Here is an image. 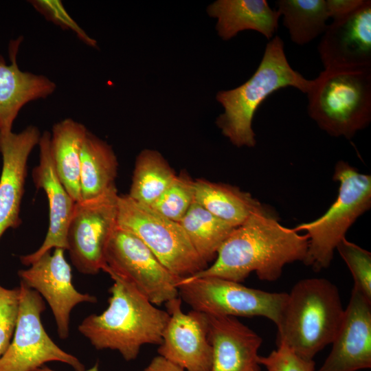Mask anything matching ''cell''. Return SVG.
Here are the masks:
<instances>
[{"label":"cell","mask_w":371,"mask_h":371,"mask_svg":"<svg viewBox=\"0 0 371 371\" xmlns=\"http://www.w3.org/2000/svg\"><path fill=\"white\" fill-rule=\"evenodd\" d=\"M308 243L306 234L282 225L265 205L233 229L210 266L190 277L212 276L240 283L254 271L260 280L275 281L286 265L304 261Z\"/></svg>","instance_id":"obj_1"},{"label":"cell","mask_w":371,"mask_h":371,"mask_svg":"<svg viewBox=\"0 0 371 371\" xmlns=\"http://www.w3.org/2000/svg\"><path fill=\"white\" fill-rule=\"evenodd\" d=\"M109 306L86 317L78 331L98 350H117L126 361L137 358L144 344L160 345L169 314L155 306L133 285L109 275Z\"/></svg>","instance_id":"obj_2"},{"label":"cell","mask_w":371,"mask_h":371,"mask_svg":"<svg viewBox=\"0 0 371 371\" xmlns=\"http://www.w3.org/2000/svg\"><path fill=\"white\" fill-rule=\"evenodd\" d=\"M313 80H307L294 70L286 58L284 43L278 36L267 44L256 71L239 87L217 93L216 99L224 111L216 124L223 135L237 147H254L256 134L252 128L260 105L273 92L293 87L307 93Z\"/></svg>","instance_id":"obj_3"},{"label":"cell","mask_w":371,"mask_h":371,"mask_svg":"<svg viewBox=\"0 0 371 371\" xmlns=\"http://www.w3.org/2000/svg\"><path fill=\"white\" fill-rule=\"evenodd\" d=\"M344 313L339 290L326 278L298 281L288 293L278 328L277 344L299 356L313 359L331 344Z\"/></svg>","instance_id":"obj_4"},{"label":"cell","mask_w":371,"mask_h":371,"mask_svg":"<svg viewBox=\"0 0 371 371\" xmlns=\"http://www.w3.org/2000/svg\"><path fill=\"white\" fill-rule=\"evenodd\" d=\"M306 94L309 116L330 136L350 139L371 121V67L324 69Z\"/></svg>","instance_id":"obj_5"},{"label":"cell","mask_w":371,"mask_h":371,"mask_svg":"<svg viewBox=\"0 0 371 371\" xmlns=\"http://www.w3.org/2000/svg\"><path fill=\"white\" fill-rule=\"evenodd\" d=\"M333 179L339 183L336 201L319 218L294 229L308 236L303 262L313 271L328 268L334 251L356 220L371 207V176L360 172L348 162L336 163Z\"/></svg>","instance_id":"obj_6"},{"label":"cell","mask_w":371,"mask_h":371,"mask_svg":"<svg viewBox=\"0 0 371 371\" xmlns=\"http://www.w3.org/2000/svg\"><path fill=\"white\" fill-rule=\"evenodd\" d=\"M117 225L137 236L160 262L174 275L183 278L205 269L179 223L128 194L119 195Z\"/></svg>","instance_id":"obj_7"},{"label":"cell","mask_w":371,"mask_h":371,"mask_svg":"<svg viewBox=\"0 0 371 371\" xmlns=\"http://www.w3.org/2000/svg\"><path fill=\"white\" fill-rule=\"evenodd\" d=\"M179 296L193 311L213 316L265 317L277 325L288 293L247 287L218 277H186L177 285Z\"/></svg>","instance_id":"obj_8"},{"label":"cell","mask_w":371,"mask_h":371,"mask_svg":"<svg viewBox=\"0 0 371 371\" xmlns=\"http://www.w3.org/2000/svg\"><path fill=\"white\" fill-rule=\"evenodd\" d=\"M104 258L102 271L128 282L154 305L179 297L181 278L166 268L137 236L117 225L106 243Z\"/></svg>","instance_id":"obj_9"},{"label":"cell","mask_w":371,"mask_h":371,"mask_svg":"<svg viewBox=\"0 0 371 371\" xmlns=\"http://www.w3.org/2000/svg\"><path fill=\"white\" fill-rule=\"evenodd\" d=\"M19 308L12 339L0 357V371H34L49 361H60L84 371L83 364L49 337L41 322L43 298L20 282Z\"/></svg>","instance_id":"obj_10"},{"label":"cell","mask_w":371,"mask_h":371,"mask_svg":"<svg viewBox=\"0 0 371 371\" xmlns=\"http://www.w3.org/2000/svg\"><path fill=\"white\" fill-rule=\"evenodd\" d=\"M118 196L115 186L96 198L76 203L67 231V250L82 274H98L105 266V247L117 225Z\"/></svg>","instance_id":"obj_11"},{"label":"cell","mask_w":371,"mask_h":371,"mask_svg":"<svg viewBox=\"0 0 371 371\" xmlns=\"http://www.w3.org/2000/svg\"><path fill=\"white\" fill-rule=\"evenodd\" d=\"M65 249H54L19 270L21 282L37 291L48 303L54 317L58 336L65 339L69 335L70 314L78 304L96 303L95 296L82 293L72 283L71 268L65 257Z\"/></svg>","instance_id":"obj_12"},{"label":"cell","mask_w":371,"mask_h":371,"mask_svg":"<svg viewBox=\"0 0 371 371\" xmlns=\"http://www.w3.org/2000/svg\"><path fill=\"white\" fill-rule=\"evenodd\" d=\"M165 304L170 317L159 345V355L186 371H211L212 348L206 315L193 310L185 313L179 297Z\"/></svg>","instance_id":"obj_13"},{"label":"cell","mask_w":371,"mask_h":371,"mask_svg":"<svg viewBox=\"0 0 371 371\" xmlns=\"http://www.w3.org/2000/svg\"><path fill=\"white\" fill-rule=\"evenodd\" d=\"M331 351L317 371L371 368V300L353 286Z\"/></svg>","instance_id":"obj_14"},{"label":"cell","mask_w":371,"mask_h":371,"mask_svg":"<svg viewBox=\"0 0 371 371\" xmlns=\"http://www.w3.org/2000/svg\"><path fill=\"white\" fill-rule=\"evenodd\" d=\"M41 133L33 125L20 133L0 134L2 170L0 177V238L5 232L21 223L20 210L25 192L27 164L38 144Z\"/></svg>","instance_id":"obj_15"},{"label":"cell","mask_w":371,"mask_h":371,"mask_svg":"<svg viewBox=\"0 0 371 371\" xmlns=\"http://www.w3.org/2000/svg\"><path fill=\"white\" fill-rule=\"evenodd\" d=\"M318 52L324 69L371 67V1L328 25Z\"/></svg>","instance_id":"obj_16"},{"label":"cell","mask_w":371,"mask_h":371,"mask_svg":"<svg viewBox=\"0 0 371 371\" xmlns=\"http://www.w3.org/2000/svg\"><path fill=\"white\" fill-rule=\"evenodd\" d=\"M39 162L32 170V179L37 189L45 192L49 203V227L43 243L32 254L20 256L21 262L30 266L52 249L67 250L66 235L76 201L60 181L50 153V133L44 131L40 137Z\"/></svg>","instance_id":"obj_17"},{"label":"cell","mask_w":371,"mask_h":371,"mask_svg":"<svg viewBox=\"0 0 371 371\" xmlns=\"http://www.w3.org/2000/svg\"><path fill=\"white\" fill-rule=\"evenodd\" d=\"M205 315L212 348L211 371H260L262 338L235 317Z\"/></svg>","instance_id":"obj_18"},{"label":"cell","mask_w":371,"mask_h":371,"mask_svg":"<svg viewBox=\"0 0 371 371\" xmlns=\"http://www.w3.org/2000/svg\"><path fill=\"white\" fill-rule=\"evenodd\" d=\"M21 37L9 45L10 64L0 55V134L12 132L13 123L27 103L45 99L56 89V83L44 75L21 71L16 56Z\"/></svg>","instance_id":"obj_19"},{"label":"cell","mask_w":371,"mask_h":371,"mask_svg":"<svg viewBox=\"0 0 371 371\" xmlns=\"http://www.w3.org/2000/svg\"><path fill=\"white\" fill-rule=\"evenodd\" d=\"M207 12L217 19L216 30L224 41L244 30H255L271 40L280 16L266 0H217L208 5Z\"/></svg>","instance_id":"obj_20"},{"label":"cell","mask_w":371,"mask_h":371,"mask_svg":"<svg viewBox=\"0 0 371 371\" xmlns=\"http://www.w3.org/2000/svg\"><path fill=\"white\" fill-rule=\"evenodd\" d=\"M87 131L82 124L66 118L54 124L50 133V153L55 170L76 202L81 201L80 154Z\"/></svg>","instance_id":"obj_21"},{"label":"cell","mask_w":371,"mask_h":371,"mask_svg":"<svg viewBox=\"0 0 371 371\" xmlns=\"http://www.w3.org/2000/svg\"><path fill=\"white\" fill-rule=\"evenodd\" d=\"M117 169L111 146L88 130L80 154L81 201L96 198L115 187Z\"/></svg>","instance_id":"obj_22"},{"label":"cell","mask_w":371,"mask_h":371,"mask_svg":"<svg viewBox=\"0 0 371 371\" xmlns=\"http://www.w3.org/2000/svg\"><path fill=\"white\" fill-rule=\"evenodd\" d=\"M194 201L234 227L265 206L236 186L203 179L194 180Z\"/></svg>","instance_id":"obj_23"},{"label":"cell","mask_w":371,"mask_h":371,"mask_svg":"<svg viewBox=\"0 0 371 371\" xmlns=\"http://www.w3.org/2000/svg\"><path fill=\"white\" fill-rule=\"evenodd\" d=\"M176 176L159 152L144 149L136 157L128 196L138 203L150 207Z\"/></svg>","instance_id":"obj_24"},{"label":"cell","mask_w":371,"mask_h":371,"mask_svg":"<svg viewBox=\"0 0 371 371\" xmlns=\"http://www.w3.org/2000/svg\"><path fill=\"white\" fill-rule=\"evenodd\" d=\"M179 223L201 259L207 265L216 258L221 245L235 228L195 201Z\"/></svg>","instance_id":"obj_25"},{"label":"cell","mask_w":371,"mask_h":371,"mask_svg":"<svg viewBox=\"0 0 371 371\" xmlns=\"http://www.w3.org/2000/svg\"><path fill=\"white\" fill-rule=\"evenodd\" d=\"M280 16L291 40L302 45L323 34L329 18L326 0H278Z\"/></svg>","instance_id":"obj_26"},{"label":"cell","mask_w":371,"mask_h":371,"mask_svg":"<svg viewBox=\"0 0 371 371\" xmlns=\"http://www.w3.org/2000/svg\"><path fill=\"white\" fill-rule=\"evenodd\" d=\"M194 201V180L186 172L175 180L150 206L162 216L179 222Z\"/></svg>","instance_id":"obj_27"},{"label":"cell","mask_w":371,"mask_h":371,"mask_svg":"<svg viewBox=\"0 0 371 371\" xmlns=\"http://www.w3.org/2000/svg\"><path fill=\"white\" fill-rule=\"evenodd\" d=\"M336 249L352 276L354 287L371 300V253L346 238Z\"/></svg>","instance_id":"obj_28"},{"label":"cell","mask_w":371,"mask_h":371,"mask_svg":"<svg viewBox=\"0 0 371 371\" xmlns=\"http://www.w3.org/2000/svg\"><path fill=\"white\" fill-rule=\"evenodd\" d=\"M30 3L47 20L64 30L73 32L87 45L92 47H97V41L90 37L69 15L65 9L61 1L34 0L31 1Z\"/></svg>","instance_id":"obj_29"},{"label":"cell","mask_w":371,"mask_h":371,"mask_svg":"<svg viewBox=\"0 0 371 371\" xmlns=\"http://www.w3.org/2000/svg\"><path fill=\"white\" fill-rule=\"evenodd\" d=\"M19 308V289L0 285V357L12 339Z\"/></svg>","instance_id":"obj_30"},{"label":"cell","mask_w":371,"mask_h":371,"mask_svg":"<svg viewBox=\"0 0 371 371\" xmlns=\"http://www.w3.org/2000/svg\"><path fill=\"white\" fill-rule=\"evenodd\" d=\"M267 356H259L258 362L266 371H315L313 359H304L283 343Z\"/></svg>","instance_id":"obj_31"},{"label":"cell","mask_w":371,"mask_h":371,"mask_svg":"<svg viewBox=\"0 0 371 371\" xmlns=\"http://www.w3.org/2000/svg\"><path fill=\"white\" fill-rule=\"evenodd\" d=\"M367 0H326L329 18L343 19L362 7Z\"/></svg>","instance_id":"obj_32"},{"label":"cell","mask_w":371,"mask_h":371,"mask_svg":"<svg viewBox=\"0 0 371 371\" xmlns=\"http://www.w3.org/2000/svg\"><path fill=\"white\" fill-rule=\"evenodd\" d=\"M144 371H186L163 357H154Z\"/></svg>","instance_id":"obj_33"},{"label":"cell","mask_w":371,"mask_h":371,"mask_svg":"<svg viewBox=\"0 0 371 371\" xmlns=\"http://www.w3.org/2000/svg\"><path fill=\"white\" fill-rule=\"evenodd\" d=\"M34 371H55V370H53L49 368L48 367L43 366L34 370ZM86 371H99V370H98V363H95L91 368H90V369L86 370Z\"/></svg>","instance_id":"obj_34"}]
</instances>
